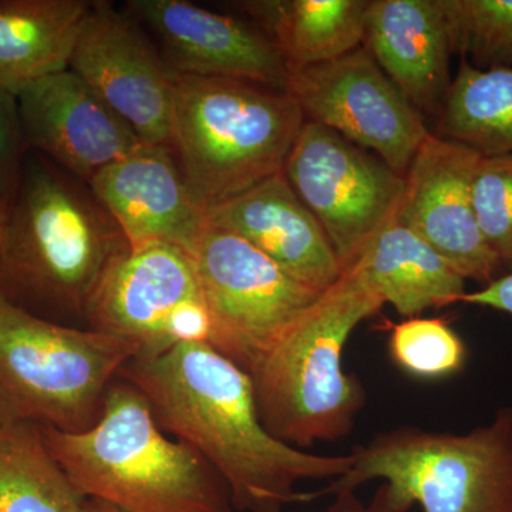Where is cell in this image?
Masks as SVG:
<instances>
[{
    "instance_id": "cell-1",
    "label": "cell",
    "mask_w": 512,
    "mask_h": 512,
    "mask_svg": "<svg viewBox=\"0 0 512 512\" xmlns=\"http://www.w3.org/2000/svg\"><path fill=\"white\" fill-rule=\"evenodd\" d=\"M146 397L160 426L194 448L227 487L238 512L309 503L303 481L338 480L352 454L323 456L276 439L262 423L252 377L208 343L136 356L120 372Z\"/></svg>"
},
{
    "instance_id": "cell-2",
    "label": "cell",
    "mask_w": 512,
    "mask_h": 512,
    "mask_svg": "<svg viewBox=\"0 0 512 512\" xmlns=\"http://www.w3.org/2000/svg\"><path fill=\"white\" fill-rule=\"evenodd\" d=\"M131 251L90 185L29 151L0 262V292L33 315L86 319L107 271Z\"/></svg>"
},
{
    "instance_id": "cell-3",
    "label": "cell",
    "mask_w": 512,
    "mask_h": 512,
    "mask_svg": "<svg viewBox=\"0 0 512 512\" xmlns=\"http://www.w3.org/2000/svg\"><path fill=\"white\" fill-rule=\"evenodd\" d=\"M50 453L87 500L123 512H238L224 481L173 440L130 383H111L99 419L67 433L39 426Z\"/></svg>"
},
{
    "instance_id": "cell-4",
    "label": "cell",
    "mask_w": 512,
    "mask_h": 512,
    "mask_svg": "<svg viewBox=\"0 0 512 512\" xmlns=\"http://www.w3.org/2000/svg\"><path fill=\"white\" fill-rule=\"evenodd\" d=\"M383 305L350 266L266 353L251 377L272 436L305 450L350 434L366 393L343 367V352L353 330Z\"/></svg>"
},
{
    "instance_id": "cell-5",
    "label": "cell",
    "mask_w": 512,
    "mask_h": 512,
    "mask_svg": "<svg viewBox=\"0 0 512 512\" xmlns=\"http://www.w3.org/2000/svg\"><path fill=\"white\" fill-rule=\"evenodd\" d=\"M303 123L288 90L175 73L171 148L205 214L282 173Z\"/></svg>"
},
{
    "instance_id": "cell-6",
    "label": "cell",
    "mask_w": 512,
    "mask_h": 512,
    "mask_svg": "<svg viewBox=\"0 0 512 512\" xmlns=\"http://www.w3.org/2000/svg\"><path fill=\"white\" fill-rule=\"evenodd\" d=\"M352 467L316 498L380 480L397 504L423 512H512V407L468 433L397 427L352 450Z\"/></svg>"
},
{
    "instance_id": "cell-7",
    "label": "cell",
    "mask_w": 512,
    "mask_h": 512,
    "mask_svg": "<svg viewBox=\"0 0 512 512\" xmlns=\"http://www.w3.org/2000/svg\"><path fill=\"white\" fill-rule=\"evenodd\" d=\"M137 345L40 318L0 292L3 416L76 433L99 419L107 389Z\"/></svg>"
},
{
    "instance_id": "cell-8",
    "label": "cell",
    "mask_w": 512,
    "mask_h": 512,
    "mask_svg": "<svg viewBox=\"0 0 512 512\" xmlns=\"http://www.w3.org/2000/svg\"><path fill=\"white\" fill-rule=\"evenodd\" d=\"M191 258L214 323L211 346L249 376L323 293L244 238L210 224Z\"/></svg>"
},
{
    "instance_id": "cell-9",
    "label": "cell",
    "mask_w": 512,
    "mask_h": 512,
    "mask_svg": "<svg viewBox=\"0 0 512 512\" xmlns=\"http://www.w3.org/2000/svg\"><path fill=\"white\" fill-rule=\"evenodd\" d=\"M282 173L328 235L343 271L399 215L404 177L322 124L305 120Z\"/></svg>"
},
{
    "instance_id": "cell-10",
    "label": "cell",
    "mask_w": 512,
    "mask_h": 512,
    "mask_svg": "<svg viewBox=\"0 0 512 512\" xmlns=\"http://www.w3.org/2000/svg\"><path fill=\"white\" fill-rule=\"evenodd\" d=\"M90 329L134 343L137 356L160 355L180 343L211 345L210 309L191 255L168 244L133 249L94 293Z\"/></svg>"
},
{
    "instance_id": "cell-11",
    "label": "cell",
    "mask_w": 512,
    "mask_h": 512,
    "mask_svg": "<svg viewBox=\"0 0 512 512\" xmlns=\"http://www.w3.org/2000/svg\"><path fill=\"white\" fill-rule=\"evenodd\" d=\"M286 90L305 120L376 154L402 177L431 133L363 46L332 62L291 69Z\"/></svg>"
},
{
    "instance_id": "cell-12",
    "label": "cell",
    "mask_w": 512,
    "mask_h": 512,
    "mask_svg": "<svg viewBox=\"0 0 512 512\" xmlns=\"http://www.w3.org/2000/svg\"><path fill=\"white\" fill-rule=\"evenodd\" d=\"M69 70L143 143L171 147L175 72L126 9L92 2Z\"/></svg>"
},
{
    "instance_id": "cell-13",
    "label": "cell",
    "mask_w": 512,
    "mask_h": 512,
    "mask_svg": "<svg viewBox=\"0 0 512 512\" xmlns=\"http://www.w3.org/2000/svg\"><path fill=\"white\" fill-rule=\"evenodd\" d=\"M480 154L430 133L404 175L397 220L416 232L466 281L497 279L501 262L478 228L473 178Z\"/></svg>"
},
{
    "instance_id": "cell-14",
    "label": "cell",
    "mask_w": 512,
    "mask_h": 512,
    "mask_svg": "<svg viewBox=\"0 0 512 512\" xmlns=\"http://www.w3.org/2000/svg\"><path fill=\"white\" fill-rule=\"evenodd\" d=\"M124 9L153 37L175 73L288 86V63L254 22L187 0H130Z\"/></svg>"
},
{
    "instance_id": "cell-15",
    "label": "cell",
    "mask_w": 512,
    "mask_h": 512,
    "mask_svg": "<svg viewBox=\"0 0 512 512\" xmlns=\"http://www.w3.org/2000/svg\"><path fill=\"white\" fill-rule=\"evenodd\" d=\"M18 100L29 150L87 184L143 144L72 70L37 80Z\"/></svg>"
},
{
    "instance_id": "cell-16",
    "label": "cell",
    "mask_w": 512,
    "mask_h": 512,
    "mask_svg": "<svg viewBox=\"0 0 512 512\" xmlns=\"http://www.w3.org/2000/svg\"><path fill=\"white\" fill-rule=\"evenodd\" d=\"M126 235L131 251L174 245L191 255L207 224L173 148L143 143L89 183Z\"/></svg>"
},
{
    "instance_id": "cell-17",
    "label": "cell",
    "mask_w": 512,
    "mask_h": 512,
    "mask_svg": "<svg viewBox=\"0 0 512 512\" xmlns=\"http://www.w3.org/2000/svg\"><path fill=\"white\" fill-rule=\"evenodd\" d=\"M207 224L244 238L288 274L320 292L343 274L328 235L284 173L212 208Z\"/></svg>"
},
{
    "instance_id": "cell-18",
    "label": "cell",
    "mask_w": 512,
    "mask_h": 512,
    "mask_svg": "<svg viewBox=\"0 0 512 512\" xmlns=\"http://www.w3.org/2000/svg\"><path fill=\"white\" fill-rule=\"evenodd\" d=\"M363 47L423 116L439 119L454 56L441 0H369Z\"/></svg>"
},
{
    "instance_id": "cell-19",
    "label": "cell",
    "mask_w": 512,
    "mask_h": 512,
    "mask_svg": "<svg viewBox=\"0 0 512 512\" xmlns=\"http://www.w3.org/2000/svg\"><path fill=\"white\" fill-rule=\"evenodd\" d=\"M352 266L384 305L406 318L461 303L467 293L466 279L399 220L383 228Z\"/></svg>"
},
{
    "instance_id": "cell-20",
    "label": "cell",
    "mask_w": 512,
    "mask_h": 512,
    "mask_svg": "<svg viewBox=\"0 0 512 512\" xmlns=\"http://www.w3.org/2000/svg\"><path fill=\"white\" fill-rule=\"evenodd\" d=\"M92 2L0 0V87L15 93L69 69Z\"/></svg>"
},
{
    "instance_id": "cell-21",
    "label": "cell",
    "mask_w": 512,
    "mask_h": 512,
    "mask_svg": "<svg viewBox=\"0 0 512 512\" xmlns=\"http://www.w3.org/2000/svg\"><path fill=\"white\" fill-rule=\"evenodd\" d=\"M275 43L289 69L332 62L363 46L369 0L232 3Z\"/></svg>"
},
{
    "instance_id": "cell-22",
    "label": "cell",
    "mask_w": 512,
    "mask_h": 512,
    "mask_svg": "<svg viewBox=\"0 0 512 512\" xmlns=\"http://www.w3.org/2000/svg\"><path fill=\"white\" fill-rule=\"evenodd\" d=\"M86 503L40 427L0 416V512H84Z\"/></svg>"
},
{
    "instance_id": "cell-23",
    "label": "cell",
    "mask_w": 512,
    "mask_h": 512,
    "mask_svg": "<svg viewBox=\"0 0 512 512\" xmlns=\"http://www.w3.org/2000/svg\"><path fill=\"white\" fill-rule=\"evenodd\" d=\"M434 134L481 157L511 154L512 67L478 70L461 60Z\"/></svg>"
},
{
    "instance_id": "cell-24",
    "label": "cell",
    "mask_w": 512,
    "mask_h": 512,
    "mask_svg": "<svg viewBox=\"0 0 512 512\" xmlns=\"http://www.w3.org/2000/svg\"><path fill=\"white\" fill-rule=\"evenodd\" d=\"M453 55L478 70L512 67V0H441Z\"/></svg>"
},
{
    "instance_id": "cell-25",
    "label": "cell",
    "mask_w": 512,
    "mask_h": 512,
    "mask_svg": "<svg viewBox=\"0 0 512 512\" xmlns=\"http://www.w3.org/2000/svg\"><path fill=\"white\" fill-rule=\"evenodd\" d=\"M389 353L394 365L420 380L457 375L467 360L460 335L441 318H409L390 330Z\"/></svg>"
},
{
    "instance_id": "cell-26",
    "label": "cell",
    "mask_w": 512,
    "mask_h": 512,
    "mask_svg": "<svg viewBox=\"0 0 512 512\" xmlns=\"http://www.w3.org/2000/svg\"><path fill=\"white\" fill-rule=\"evenodd\" d=\"M478 228L501 265L512 264V153L481 157L473 178Z\"/></svg>"
},
{
    "instance_id": "cell-27",
    "label": "cell",
    "mask_w": 512,
    "mask_h": 512,
    "mask_svg": "<svg viewBox=\"0 0 512 512\" xmlns=\"http://www.w3.org/2000/svg\"><path fill=\"white\" fill-rule=\"evenodd\" d=\"M29 151L18 96L0 87V195L9 204L18 191Z\"/></svg>"
},
{
    "instance_id": "cell-28",
    "label": "cell",
    "mask_w": 512,
    "mask_h": 512,
    "mask_svg": "<svg viewBox=\"0 0 512 512\" xmlns=\"http://www.w3.org/2000/svg\"><path fill=\"white\" fill-rule=\"evenodd\" d=\"M333 503L323 512H410L409 508L397 504L387 493L386 487L380 485L370 503H363L356 493L346 491L333 495Z\"/></svg>"
},
{
    "instance_id": "cell-29",
    "label": "cell",
    "mask_w": 512,
    "mask_h": 512,
    "mask_svg": "<svg viewBox=\"0 0 512 512\" xmlns=\"http://www.w3.org/2000/svg\"><path fill=\"white\" fill-rule=\"evenodd\" d=\"M461 303L483 306L512 315V272L500 276L478 291L467 292Z\"/></svg>"
},
{
    "instance_id": "cell-30",
    "label": "cell",
    "mask_w": 512,
    "mask_h": 512,
    "mask_svg": "<svg viewBox=\"0 0 512 512\" xmlns=\"http://www.w3.org/2000/svg\"><path fill=\"white\" fill-rule=\"evenodd\" d=\"M9 202L0 195V262H2L3 239L8 224Z\"/></svg>"
},
{
    "instance_id": "cell-31",
    "label": "cell",
    "mask_w": 512,
    "mask_h": 512,
    "mask_svg": "<svg viewBox=\"0 0 512 512\" xmlns=\"http://www.w3.org/2000/svg\"><path fill=\"white\" fill-rule=\"evenodd\" d=\"M84 512H123V511H120L119 508L113 507V505L101 503V501L87 500L86 508H84Z\"/></svg>"
}]
</instances>
